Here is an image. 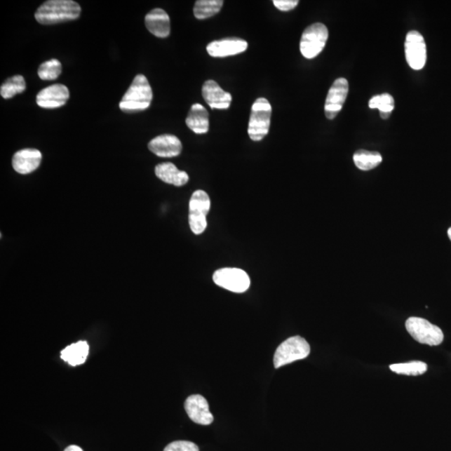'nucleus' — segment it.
Here are the masks:
<instances>
[{
  "instance_id": "nucleus-1",
  "label": "nucleus",
  "mask_w": 451,
  "mask_h": 451,
  "mask_svg": "<svg viewBox=\"0 0 451 451\" xmlns=\"http://www.w3.org/2000/svg\"><path fill=\"white\" fill-rule=\"evenodd\" d=\"M81 6L72 0H50L39 6L36 20L41 25H55L79 18Z\"/></svg>"
},
{
  "instance_id": "nucleus-2",
  "label": "nucleus",
  "mask_w": 451,
  "mask_h": 451,
  "mask_svg": "<svg viewBox=\"0 0 451 451\" xmlns=\"http://www.w3.org/2000/svg\"><path fill=\"white\" fill-rule=\"evenodd\" d=\"M152 96V87L147 77L138 74L122 98L120 109L127 113L144 111L150 107Z\"/></svg>"
},
{
  "instance_id": "nucleus-3",
  "label": "nucleus",
  "mask_w": 451,
  "mask_h": 451,
  "mask_svg": "<svg viewBox=\"0 0 451 451\" xmlns=\"http://www.w3.org/2000/svg\"><path fill=\"white\" fill-rule=\"evenodd\" d=\"M310 354V346L300 336L291 337L276 350L274 363L276 369L297 361L304 360Z\"/></svg>"
},
{
  "instance_id": "nucleus-4",
  "label": "nucleus",
  "mask_w": 451,
  "mask_h": 451,
  "mask_svg": "<svg viewBox=\"0 0 451 451\" xmlns=\"http://www.w3.org/2000/svg\"><path fill=\"white\" fill-rule=\"evenodd\" d=\"M271 116V107L268 100L260 98L253 103L248 125V135L253 141L260 142L268 135Z\"/></svg>"
},
{
  "instance_id": "nucleus-5",
  "label": "nucleus",
  "mask_w": 451,
  "mask_h": 451,
  "mask_svg": "<svg viewBox=\"0 0 451 451\" xmlns=\"http://www.w3.org/2000/svg\"><path fill=\"white\" fill-rule=\"evenodd\" d=\"M405 328L412 338L420 344L437 346L443 342V332L426 319L411 317L407 319Z\"/></svg>"
},
{
  "instance_id": "nucleus-6",
  "label": "nucleus",
  "mask_w": 451,
  "mask_h": 451,
  "mask_svg": "<svg viewBox=\"0 0 451 451\" xmlns=\"http://www.w3.org/2000/svg\"><path fill=\"white\" fill-rule=\"evenodd\" d=\"M210 208L211 201L207 192L203 190L194 191L189 203V225L194 234L200 235L207 229V215Z\"/></svg>"
},
{
  "instance_id": "nucleus-7",
  "label": "nucleus",
  "mask_w": 451,
  "mask_h": 451,
  "mask_svg": "<svg viewBox=\"0 0 451 451\" xmlns=\"http://www.w3.org/2000/svg\"><path fill=\"white\" fill-rule=\"evenodd\" d=\"M328 38V30L322 23H315L305 29L300 41V51L305 58L314 59L321 53Z\"/></svg>"
},
{
  "instance_id": "nucleus-8",
  "label": "nucleus",
  "mask_w": 451,
  "mask_h": 451,
  "mask_svg": "<svg viewBox=\"0 0 451 451\" xmlns=\"http://www.w3.org/2000/svg\"><path fill=\"white\" fill-rule=\"evenodd\" d=\"M213 281L227 290L242 293L250 287V278L246 271L236 268L218 269L213 274Z\"/></svg>"
},
{
  "instance_id": "nucleus-9",
  "label": "nucleus",
  "mask_w": 451,
  "mask_h": 451,
  "mask_svg": "<svg viewBox=\"0 0 451 451\" xmlns=\"http://www.w3.org/2000/svg\"><path fill=\"white\" fill-rule=\"evenodd\" d=\"M405 51L407 62L415 71L424 68L426 63V45L424 37L419 32L412 30L407 34Z\"/></svg>"
},
{
  "instance_id": "nucleus-10",
  "label": "nucleus",
  "mask_w": 451,
  "mask_h": 451,
  "mask_svg": "<svg viewBox=\"0 0 451 451\" xmlns=\"http://www.w3.org/2000/svg\"><path fill=\"white\" fill-rule=\"evenodd\" d=\"M349 93V82L344 78L337 79L328 91L325 111L328 119L334 120L342 109Z\"/></svg>"
},
{
  "instance_id": "nucleus-11",
  "label": "nucleus",
  "mask_w": 451,
  "mask_h": 451,
  "mask_svg": "<svg viewBox=\"0 0 451 451\" xmlns=\"http://www.w3.org/2000/svg\"><path fill=\"white\" fill-rule=\"evenodd\" d=\"M69 98L67 87L62 84H55L39 91L36 102L42 108L55 109L65 106Z\"/></svg>"
},
{
  "instance_id": "nucleus-12",
  "label": "nucleus",
  "mask_w": 451,
  "mask_h": 451,
  "mask_svg": "<svg viewBox=\"0 0 451 451\" xmlns=\"http://www.w3.org/2000/svg\"><path fill=\"white\" fill-rule=\"evenodd\" d=\"M185 410L192 422L209 426L213 422V416L209 410L207 400L200 395L191 396L185 402Z\"/></svg>"
},
{
  "instance_id": "nucleus-13",
  "label": "nucleus",
  "mask_w": 451,
  "mask_h": 451,
  "mask_svg": "<svg viewBox=\"0 0 451 451\" xmlns=\"http://www.w3.org/2000/svg\"><path fill=\"white\" fill-rule=\"evenodd\" d=\"M248 49V42L240 38H226L208 43V53L213 57L231 56L243 53Z\"/></svg>"
},
{
  "instance_id": "nucleus-14",
  "label": "nucleus",
  "mask_w": 451,
  "mask_h": 451,
  "mask_svg": "<svg viewBox=\"0 0 451 451\" xmlns=\"http://www.w3.org/2000/svg\"><path fill=\"white\" fill-rule=\"evenodd\" d=\"M149 150L160 157H174L180 155L182 144L173 135H161L152 139L148 144Z\"/></svg>"
},
{
  "instance_id": "nucleus-15",
  "label": "nucleus",
  "mask_w": 451,
  "mask_h": 451,
  "mask_svg": "<svg viewBox=\"0 0 451 451\" xmlns=\"http://www.w3.org/2000/svg\"><path fill=\"white\" fill-rule=\"evenodd\" d=\"M42 160L41 152L36 149H24L17 152L12 159L13 168L20 174H29L36 170Z\"/></svg>"
},
{
  "instance_id": "nucleus-16",
  "label": "nucleus",
  "mask_w": 451,
  "mask_h": 451,
  "mask_svg": "<svg viewBox=\"0 0 451 451\" xmlns=\"http://www.w3.org/2000/svg\"><path fill=\"white\" fill-rule=\"evenodd\" d=\"M203 96L205 102L212 109H229L233 100L229 92L223 90L216 81L212 80L204 83Z\"/></svg>"
},
{
  "instance_id": "nucleus-17",
  "label": "nucleus",
  "mask_w": 451,
  "mask_h": 451,
  "mask_svg": "<svg viewBox=\"0 0 451 451\" xmlns=\"http://www.w3.org/2000/svg\"><path fill=\"white\" fill-rule=\"evenodd\" d=\"M144 24L152 34L159 38L168 37L170 32V21L168 13L154 8L144 18Z\"/></svg>"
},
{
  "instance_id": "nucleus-18",
  "label": "nucleus",
  "mask_w": 451,
  "mask_h": 451,
  "mask_svg": "<svg viewBox=\"0 0 451 451\" xmlns=\"http://www.w3.org/2000/svg\"><path fill=\"white\" fill-rule=\"evenodd\" d=\"M155 173L160 180L168 184H173L176 187L186 185L189 181V177L186 172L178 170L176 166L170 163L157 165Z\"/></svg>"
},
{
  "instance_id": "nucleus-19",
  "label": "nucleus",
  "mask_w": 451,
  "mask_h": 451,
  "mask_svg": "<svg viewBox=\"0 0 451 451\" xmlns=\"http://www.w3.org/2000/svg\"><path fill=\"white\" fill-rule=\"evenodd\" d=\"M186 123L196 134L207 133L209 129V115L207 109L201 104H194L188 113Z\"/></svg>"
},
{
  "instance_id": "nucleus-20",
  "label": "nucleus",
  "mask_w": 451,
  "mask_h": 451,
  "mask_svg": "<svg viewBox=\"0 0 451 451\" xmlns=\"http://www.w3.org/2000/svg\"><path fill=\"white\" fill-rule=\"evenodd\" d=\"M89 354V345L86 341L68 346L61 351L60 357L69 365L77 366L84 363Z\"/></svg>"
},
{
  "instance_id": "nucleus-21",
  "label": "nucleus",
  "mask_w": 451,
  "mask_h": 451,
  "mask_svg": "<svg viewBox=\"0 0 451 451\" xmlns=\"http://www.w3.org/2000/svg\"><path fill=\"white\" fill-rule=\"evenodd\" d=\"M354 161L357 168L362 170H370L377 168L382 163V156L379 152L360 150L354 153Z\"/></svg>"
},
{
  "instance_id": "nucleus-22",
  "label": "nucleus",
  "mask_w": 451,
  "mask_h": 451,
  "mask_svg": "<svg viewBox=\"0 0 451 451\" xmlns=\"http://www.w3.org/2000/svg\"><path fill=\"white\" fill-rule=\"evenodd\" d=\"M222 0H198L194 6V15L196 19L210 18L220 12L223 6Z\"/></svg>"
},
{
  "instance_id": "nucleus-23",
  "label": "nucleus",
  "mask_w": 451,
  "mask_h": 451,
  "mask_svg": "<svg viewBox=\"0 0 451 451\" xmlns=\"http://www.w3.org/2000/svg\"><path fill=\"white\" fill-rule=\"evenodd\" d=\"M369 106L371 109H379L382 119L386 120L395 109V100L388 93L375 95L370 100Z\"/></svg>"
},
{
  "instance_id": "nucleus-24",
  "label": "nucleus",
  "mask_w": 451,
  "mask_h": 451,
  "mask_svg": "<svg viewBox=\"0 0 451 451\" xmlns=\"http://www.w3.org/2000/svg\"><path fill=\"white\" fill-rule=\"evenodd\" d=\"M389 369L398 375L418 376L426 373L428 366L426 363L413 361L405 363H396V365L389 366Z\"/></svg>"
},
{
  "instance_id": "nucleus-25",
  "label": "nucleus",
  "mask_w": 451,
  "mask_h": 451,
  "mask_svg": "<svg viewBox=\"0 0 451 451\" xmlns=\"http://www.w3.org/2000/svg\"><path fill=\"white\" fill-rule=\"evenodd\" d=\"M26 86L23 76H15L4 83L0 88V94L4 99H11L17 94L23 93Z\"/></svg>"
},
{
  "instance_id": "nucleus-26",
  "label": "nucleus",
  "mask_w": 451,
  "mask_h": 451,
  "mask_svg": "<svg viewBox=\"0 0 451 451\" xmlns=\"http://www.w3.org/2000/svg\"><path fill=\"white\" fill-rule=\"evenodd\" d=\"M62 72V67L58 60L52 59L41 65L39 67V77L43 81H54Z\"/></svg>"
},
{
  "instance_id": "nucleus-27",
  "label": "nucleus",
  "mask_w": 451,
  "mask_h": 451,
  "mask_svg": "<svg viewBox=\"0 0 451 451\" xmlns=\"http://www.w3.org/2000/svg\"><path fill=\"white\" fill-rule=\"evenodd\" d=\"M164 451H199V448L191 441L177 440L166 446Z\"/></svg>"
},
{
  "instance_id": "nucleus-28",
  "label": "nucleus",
  "mask_w": 451,
  "mask_h": 451,
  "mask_svg": "<svg viewBox=\"0 0 451 451\" xmlns=\"http://www.w3.org/2000/svg\"><path fill=\"white\" fill-rule=\"evenodd\" d=\"M299 4L297 0H274L276 8L281 11H289L293 10Z\"/></svg>"
},
{
  "instance_id": "nucleus-29",
  "label": "nucleus",
  "mask_w": 451,
  "mask_h": 451,
  "mask_svg": "<svg viewBox=\"0 0 451 451\" xmlns=\"http://www.w3.org/2000/svg\"><path fill=\"white\" fill-rule=\"evenodd\" d=\"M65 451H83V450L77 445H69Z\"/></svg>"
},
{
  "instance_id": "nucleus-30",
  "label": "nucleus",
  "mask_w": 451,
  "mask_h": 451,
  "mask_svg": "<svg viewBox=\"0 0 451 451\" xmlns=\"http://www.w3.org/2000/svg\"><path fill=\"white\" fill-rule=\"evenodd\" d=\"M448 236H449L450 239L451 240V227H450V229L448 230Z\"/></svg>"
}]
</instances>
